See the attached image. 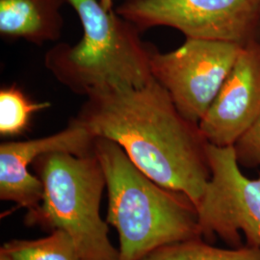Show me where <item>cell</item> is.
Instances as JSON below:
<instances>
[{
	"label": "cell",
	"mask_w": 260,
	"mask_h": 260,
	"mask_svg": "<svg viewBox=\"0 0 260 260\" xmlns=\"http://www.w3.org/2000/svg\"><path fill=\"white\" fill-rule=\"evenodd\" d=\"M75 120L95 137L120 145L146 176L185 194L197 207L211 176L209 143L154 78L142 87L88 93Z\"/></svg>",
	"instance_id": "6da1fadb"
},
{
	"label": "cell",
	"mask_w": 260,
	"mask_h": 260,
	"mask_svg": "<svg viewBox=\"0 0 260 260\" xmlns=\"http://www.w3.org/2000/svg\"><path fill=\"white\" fill-rule=\"evenodd\" d=\"M108 192L106 222L119 235V260H141L177 242L203 238L195 204L146 176L114 141L96 137Z\"/></svg>",
	"instance_id": "7a4b0ae2"
},
{
	"label": "cell",
	"mask_w": 260,
	"mask_h": 260,
	"mask_svg": "<svg viewBox=\"0 0 260 260\" xmlns=\"http://www.w3.org/2000/svg\"><path fill=\"white\" fill-rule=\"evenodd\" d=\"M68 1L80 19L83 36L74 46L59 43L46 53L45 66L56 79L84 95L149 83L153 78L150 47L141 41L139 29L98 0Z\"/></svg>",
	"instance_id": "3957f363"
},
{
	"label": "cell",
	"mask_w": 260,
	"mask_h": 260,
	"mask_svg": "<svg viewBox=\"0 0 260 260\" xmlns=\"http://www.w3.org/2000/svg\"><path fill=\"white\" fill-rule=\"evenodd\" d=\"M32 165L44 196L37 209L28 211L26 223L68 233L81 260H119V250L109 240L107 222L101 216L106 180L95 154L51 152Z\"/></svg>",
	"instance_id": "277c9868"
},
{
	"label": "cell",
	"mask_w": 260,
	"mask_h": 260,
	"mask_svg": "<svg viewBox=\"0 0 260 260\" xmlns=\"http://www.w3.org/2000/svg\"><path fill=\"white\" fill-rule=\"evenodd\" d=\"M116 12L141 32L168 26L186 38L241 46L260 41V0H124Z\"/></svg>",
	"instance_id": "5b68a950"
},
{
	"label": "cell",
	"mask_w": 260,
	"mask_h": 260,
	"mask_svg": "<svg viewBox=\"0 0 260 260\" xmlns=\"http://www.w3.org/2000/svg\"><path fill=\"white\" fill-rule=\"evenodd\" d=\"M211 176L197 205L203 239L219 237L232 248H260V174L246 177L231 147L208 145Z\"/></svg>",
	"instance_id": "8992f818"
},
{
	"label": "cell",
	"mask_w": 260,
	"mask_h": 260,
	"mask_svg": "<svg viewBox=\"0 0 260 260\" xmlns=\"http://www.w3.org/2000/svg\"><path fill=\"white\" fill-rule=\"evenodd\" d=\"M243 47L230 42L186 38L181 47L167 53L150 47L151 75L167 91L179 113L199 124Z\"/></svg>",
	"instance_id": "52a82bcc"
},
{
	"label": "cell",
	"mask_w": 260,
	"mask_h": 260,
	"mask_svg": "<svg viewBox=\"0 0 260 260\" xmlns=\"http://www.w3.org/2000/svg\"><path fill=\"white\" fill-rule=\"evenodd\" d=\"M96 137L82 124L71 120L55 134L26 141H10L0 145V199L32 211L41 205L44 186L28 167L36 158L51 152L77 156L94 155Z\"/></svg>",
	"instance_id": "ba28073f"
},
{
	"label": "cell",
	"mask_w": 260,
	"mask_h": 260,
	"mask_svg": "<svg viewBox=\"0 0 260 260\" xmlns=\"http://www.w3.org/2000/svg\"><path fill=\"white\" fill-rule=\"evenodd\" d=\"M260 114V41L244 46L199 125L209 144L231 147Z\"/></svg>",
	"instance_id": "9c48e42d"
},
{
	"label": "cell",
	"mask_w": 260,
	"mask_h": 260,
	"mask_svg": "<svg viewBox=\"0 0 260 260\" xmlns=\"http://www.w3.org/2000/svg\"><path fill=\"white\" fill-rule=\"evenodd\" d=\"M68 0H0V35L42 46L61 37L60 10Z\"/></svg>",
	"instance_id": "30bf717a"
},
{
	"label": "cell",
	"mask_w": 260,
	"mask_h": 260,
	"mask_svg": "<svg viewBox=\"0 0 260 260\" xmlns=\"http://www.w3.org/2000/svg\"><path fill=\"white\" fill-rule=\"evenodd\" d=\"M141 260H260V248L221 249L195 238L161 247Z\"/></svg>",
	"instance_id": "8fae6325"
},
{
	"label": "cell",
	"mask_w": 260,
	"mask_h": 260,
	"mask_svg": "<svg viewBox=\"0 0 260 260\" xmlns=\"http://www.w3.org/2000/svg\"><path fill=\"white\" fill-rule=\"evenodd\" d=\"M0 251L13 260H81L73 239L61 230L40 239L8 242Z\"/></svg>",
	"instance_id": "7c38bea8"
},
{
	"label": "cell",
	"mask_w": 260,
	"mask_h": 260,
	"mask_svg": "<svg viewBox=\"0 0 260 260\" xmlns=\"http://www.w3.org/2000/svg\"><path fill=\"white\" fill-rule=\"evenodd\" d=\"M51 106V103H36L16 85L0 90V135L15 137L25 133L33 116Z\"/></svg>",
	"instance_id": "4fadbf2b"
},
{
	"label": "cell",
	"mask_w": 260,
	"mask_h": 260,
	"mask_svg": "<svg viewBox=\"0 0 260 260\" xmlns=\"http://www.w3.org/2000/svg\"><path fill=\"white\" fill-rule=\"evenodd\" d=\"M233 147L240 166L260 167V114Z\"/></svg>",
	"instance_id": "5bb4252c"
},
{
	"label": "cell",
	"mask_w": 260,
	"mask_h": 260,
	"mask_svg": "<svg viewBox=\"0 0 260 260\" xmlns=\"http://www.w3.org/2000/svg\"><path fill=\"white\" fill-rule=\"evenodd\" d=\"M104 9L113 11V0H100Z\"/></svg>",
	"instance_id": "9a60e30c"
},
{
	"label": "cell",
	"mask_w": 260,
	"mask_h": 260,
	"mask_svg": "<svg viewBox=\"0 0 260 260\" xmlns=\"http://www.w3.org/2000/svg\"><path fill=\"white\" fill-rule=\"evenodd\" d=\"M0 260H13L8 254H6L3 251H0Z\"/></svg>",
	"instance_id": "2e32d148"
}]
</instances>
